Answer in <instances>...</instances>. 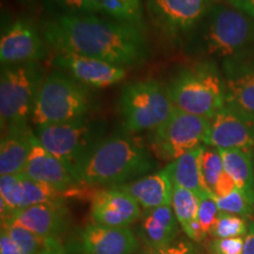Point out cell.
Wrapping results in <instances>:
<instances>
[{"label": "cell", "mask_w": 254, "mask_h": 254, "mask_svg": "<svg viewBox=\"0 0 254 254\" xmlns=\"http://www.w3.org/2000/svg\"><path fill=\"white\" fill-rule=\"evenodd\" d=\"M43 37L56 53L90 57L124 68L141 65L150 56L144 30L97 14L50 18Z\"/></svg>", "instance_id": "cell-1"}, {"label": "cell", "mask_w": 254, "mask_h": 254, "mask_svg": "<svg viewBox=\"0 0 254 254\" xmlns=\"http://www.w3.org/2000/svg\"><path fill=\"white\" fill-rule=\"evenodd\" d=\"M150 147L133 134L105 136L74 166L81 187H117L154 170Z\"/></svg>", "instance_id": "cell-2"}, {"label": "cell", "mask_w": 254, "mask_h": 254, "mask_svg": "<svg viewBox=\"0 0 254 254\" xmlns=\"http://www.w3.org/2000/svg\"><path fill=\"white\" fill-rule=\"evenodd\" d=\"M184 52L199 60H226L254 47V19L217 4L187 34Z\"/></svg>", "instance_id": "cell-3"}, {"label": "cell", "mask_w": 254, "mask_h": 254, "mask_svg": "<svg viewBox=\"0 0 254 254\" xmlns=\"http://www.w3.org/2000/svg\"><path fill=\"white\" fill-rule=\"evenodd\" d=\"M166 90L174 107L201 118L212 119L226 104L222 73L212 60L179 69Z\"/></svg>", "instance_id": "cell-4"}, {"label": "cell", "mask_w": 254, "mask_h": 254, "mask_svg": "<svg viewBox=\"0 0 254 254\" xmlns=\"http://www.w3.org/2000/svg\"><path fill=\"white\" fill-rule=\"evenodd\" d=\"M95 99L87 86L66 72H50L38 92L31 123L34 127L71 122L90 116Z\"/></svg>", "instance_id": "cell-5"}, {"label": "cell", "mask_w": 254, "mask_h": 254, "mask_svg": "<svg viewBox=\"0 0 254 254\" xmlns=\"http://www.w3.org/2000/svg\"><path fill=\"white\" fill-rule=\"evenodd\" d=\"M173 110L166 86L153 79L126 85L118 99V111L127 134L154 131L166 122Z\"/></svg>", "instance_id": "cell-6"}, {"label": "cell", "mask_w": 254, "mask_h": 254, "mask_svg": "<svg viewBox=\"0 0 254 254\" xmlns=\"http://www.w3.org/2000/svg\"><path fill=\"white\" fill-rule=\"evenodd\" d=\"M39 63L1 66L0 74V126L30 125L37 95L44 78Z\"/></svg>", "instance_id": "cell-7"}, {"label": "cell", "mask_w": 254, "mask_h": 254, "mask_svg": "<svg viewBox=\"0 0 254 254\" xmlns=\"http://www.w3.org/2000/svg\"><path fill=\"white\" fill-rule=\"evenodd\" d=\"M105 123L90 116L34 127V134L40 144L73 168L105 138Z\"/></svg>", "instance_id": "cell-8"}, {"label": "cell", "mask_w": 254, "mask_h": 254, "mask_svg": "<svg viewBox=\"0 0 254 254\" xmlns=\"http://www.w3.org/2000/svg\"><path fill=\"white\" fill-rule=\"evenodd\" d=\"M211 119L193 116L174 107L163 125L148 134V147L153 155L165 161L177 160L205 142Z\"/></svg>", "instance_id": "cell-9"}, {"label": "cell", "mask_w": 254, "mask_h": 254, "mask_svg": "<svg viewBox=\"0 0 254 254\" xmlns=\"http://www.w3.org/2000/svg\"><path fill=\"white\" fill-rule=\"evenodd\" d=\"M219 0H146L153 26L168 40L184 43L201 18Z\"/></svg>", "instance_id": "cell-10"}, {"label": "cell", "mask_w": 254, "mask_h": 254, "mask_svg": "<svg viewBox=\"0 0 254 254\" xmlns=\"http://www.w3.org/2000/svg\"><path fill=\"white\" fill-rule=\"evenodd\" d=\"M204 145L218 150H254V114L225 104L211 119Z\"/></svg>", "instance_id": "cell-11"}, {"label": "cell", "mask_w": 254, "mask_h": 254, "mask_svg": "<svg viewBox=\"0 0 254 254\" xmlns=\"http://www.w3.org/2000/svg\"><path fill=\"white\" fill-rule=\"evenodd\" d=\"M46 57L43 34L30 21L17 20L5 28L0 39L1 66L39 63Z\"/></svg>", "instance_id": "cell-12"}, {"label": "cell", "mask_w": 254, "mask_h": 254, "mask_svg": "<svg viewBox=\"0 0 254 254\" xmlns=\"http://www.w3.org/2000/svg\"><path fill=\"white\" fill-rule=\"evenodd\" d=\"M24 176L44 183L62 192L75 194L81 186L75 178L74 168L71 165L47 151L34 134L30 155L25 165Z\"/></svg>", "instance_id": "cell-13"}, {"label": "cell", "mask_w": 254, "mask_h": 254, "mask_svg": "<svg viewBox=\"0 0 254 254\" xmlns=\"http://www.w3.org/2000/svg\"><path fill=\"white\" fill-rule=\"evenodd\" d=\"M52 64L87 87H110L126 77V68L90 57L56 53Z\"/></svg>", "instance_id": "cell-14"}, {"label": "cell", "mask_w": 254, "mask_h": 254, "mask_svg": "<svg viewBox=\"0 0 254 254\" xmlns=\"http://www.w3.org/2000/svg\"><path fill=\"white\" fill-rule=\"evenodd\" d=\"M141 213L140 205L119 187L100 190L92 196L91 218L93 224L128 228L140 219Z\"/></svg>", "instance_id": "cell-15"}, {"label": "cell", "mask_w": 254, "mask_h": 254, "mask_svg": "<svg viewBox=\"0 0 254 254\" xmlns=\"http://www.w3.org/2000/svg\"><path fill=\"white\" fill-rule=\"evenodd\" d=\"M221 73L225 82L226 104L236 105L254 114V47L224 60Z\"/></svg>", "instance_id": "cell-16"}, {"label": "cell", "mask_w": 254, "mask_h": 254, "mask_svg": "<svg viewBox=\"0 0 254 254\" xmlns=\"http://www.w3.org/2000/svg\"><path fill=\"white\" fill-rule=\"evenodd\" d=\"M11 218L41 239L59 240L69 224V211L62 200L19 209Z\"/></svg>", "instance_id": "cell-17"}, {"label": "cell", "mask_w": 254, "mask_h": 254, "mask_svg": "<svg viewBox=\"0 0 254 254\" xmlns=\"http://www.w3.org/2000/svg\"><path fill=\"white\" fill-rule=\"evenodd\" d=\"M138 240L129 228L87 225L80 234L82 254H133Z\"/></svg>", "instance_id": "cell-18"}, {"label": "cell", "mask_w": 254, "mask_h": 254, "mask_svg": "<svg viewBox=\"0 0 254 254\" xmlns=\"http://www.w3.org/2000/svg\"><path fill=\"white\" fill-rule=\"evenodd\" d=\"M179 233V222L172 206L144 209L138 226V237L151 250H161L172 245Z\"/></svg>", "instance_id": "cell-19"}, {"label": "cell", "mask_w": 254, "mask_h": 254, "mask_svg": "<svg viewBox=\"0 0 254 254\" xmlns=\"http://www.w3.org/2000/svg\"><path fill=\"white\" fill-rule=\"evenodd\" d=\"M117 187L128 193L142 209L171 205L172 200L173 183L166 167Z\"/></svg>", "instance_id": "cell-20"}, {"label": "cell", "mask_w": 254, "mask_h": 254, "mask_svg": "<svg viewBox=\"0 0 254 254\" xmlns=\"http://www.w3.org/2000/svg\"><path fill=\"white\" fill-rule=\"evenodd\" d=\"M33 138L34 129L30 125L12 126L1 132L0 177L23 173Z\"/></svg>", "instance_id": "cell-21"}, {"label": "cell", "mask_w": 254, "mask_h": 254, "mask_svg": "<svg viewBox=\"0 0 254 254\" xmlns=\"http://www.w3.org/2000/svg\"><path fill=\"white\" fill-rule=\"evenodd\" d=\"M224 168L237 189L254 205V150H219Z\"/></svg>", "instance_id": "cell-22"}, {"label": "cell", "mask_w": 254, "mask_h": 254, "mask_svg": "<svg viewBox=\"0 0 254 254\" xmlns=\"http://www.w3.org/2000/svg\"><path fill=\"white\" fill-rule=\"evenodd\" d=\"M171 206L178 222L187 237L194 241L204 240L198 225L199 196L192 190L173 184Z\"/></svg>", "instance_id": "cell-23"}, {"label": "cell", "mask_w": 254, "mask_h": 254, "mask_svg": "<svg viewBox=\"0 0 254 254\" xmlns=\"http://www.w3.org/2000/svg\"><path fill=\"white\" fill-rule=\"evenodd\" d=\"M201 150L202 146L194 148L166 166L173 184L192 190L199 198L209 193L202 186L201 176H200L199 157Z\"/></svg>", "instance_id": "cell-24"}, {"label": "cell", "mask_w": 254, "mask_h": 254, "mask_svg": "<svg viewBox=\"0 0 254 254\" xmlns=\"http://www.w3.org/2000/svg\"><path fill=\"white\" fill-rule=\"evenodd\" d=\"M93 2L99 14L146 30L142 0H93Z\"/></svg>", "instance_id": "cell-25"}, {"label": "cell", "mask_w": 254, "mask_h": 254, "mask_svg": "<svg viewBox=\"0 0 254 254\" xmlns=\"http://www.w3.org/2000/svg\"><path fill=\"white\" fill-rule=\"evenodd\" d=\"M21 186H23V200H21V209L30 206L45 204V202L62 201L69 196L68 193L46 185V184L30 179L21 173Z\"/></svg>", "instance_id": "cell-26"}, {"label": "cell", "mask_w": 254, "mask_h": 254, "mask_svg": "<svg viewBox=\"0 0 254 254\" xmlns=\"http://www.w3.org/2000/svg\"><path fill=\"white\" fill-rule=\"evenodd\" d=\"M199 170L204 189L213 195L219 178L225 172L220 151L211 146H202L199 157Z\"/></svg>", "instance_id": "cell-27"}, {"label": "cell", "mask_w": 254, "mask_h": 254, "mask_svg": "<svg viewBox=\"0 0 254 254\" xmlns=\"http://www.w3.org/2000/svg\"><path fill=\"white\" fill-rule=\"evenodd\" d=\"M23 200V186L21 173L0 177V209L1 219L11 217L21 209Z\"/></svg>", "instance_id": "cell-28"}, {"label": "cell", "mask_w": 254, "mask_h": 254, "mask_svg": "<svg viewBox=\"0 0 254 254\" xmlns=\"http://www.w3.org/2000/svg\"><path fill=\"white\" fill-rule=\"evenodd\" d=\"M1 228L5 230L17 244L21 254H40L45 246L46 240L41 239L33 232L18 224L13 218L1 219Z\"/></svg>", "instance_id": "cell-29"}, {"label": "cell", "mask_w": 254, "mask_h": 254, "mask_svg": "<svg viewBox=\"0 0 254 254\" xmlns=\"http://www.w3.org/2000/svg\"><path fill=\"white\" fill-rule=\"evenodd\" d=\"M44 6L50 18L98 14L93 0H45Z\"/></svg>", "instance_id": "cell-30"}, {"label": "cell", "mask_w": 254, "mask_h": 254, "mask_svg": "<svg viewBox=\"0 0 254 254\" xmlns=\"http://www.w3.org/2000/svg\"><path fill=\"white\" fill-rule=\"evenodd\" d=\"M249 226L250 221H247L246 218L220 212L211 236L214 239L245 238L249 232Z\"/></svg>", "instance_id": "cell-31"}, {"label": "cell", "mask_w": 254, "mask_h": 254, "mask_svg": "<svg viewBox=\"0 0 254 254\" xmlns=\"http://www.w3.org/2000/svg\"><path fill=\"white\" fill-rule=\"evenodd\" d=\"M215 201H217L219 211L224 213L240 215L246 219L254 214V205L251 204L250 200L238 189L226 196L215 198Z\"/></svg>", "instance_id": "cell-32"}, {"label": "cell", "mask_w": 254, "mask_h": 254, "mask_svg": "<svg viewBox=\"0 0 254 254\" xmlns=\"http://www.w3.org/2000/svg\"><path fill=\"white\" fill-rule=\"evenodd\" d=\"M219 211L215 198L211 193L200 196L199 198V211H198V225L201 232L202 238L211 236L215 222L218 220Z\"/></svg>", "instance_id": "cell-33"}, {"label": "cell", "mask_w": 254, "mask_h": 254, "mask_svg": "<svg viewBox=\"0 0 254 254\" xmlns=\"http://www.w3.org/2000/svg\"><path fill=\"white\" fill-rule=\"evenodd\" d=\"M245 238L213 239L207 245L208 254H243Z\"/></svg>", "instance_id": "cell-34"}, {"label": "cell", "mask_w": 254, "mask_h": 254, "mask_svg": "<svg viewBox=\"0 0 254 254\" xmlns=\"http://www.w3.org/2000/svg\"><path fill=\"white\" fill-rule=\"evenodd\" d=\"M237 189L236 183L233 182V179L228 176L226 171L221 174V177L219 178L217 185H215L213 196L214 198H222V196H226L230 193L233 192Z\"/></svg>", "instance_id": "cell-35"}, {"label": "cell", "mask_w": 254, "mask_h": 254, "mask_svg": "<svg viewBox=\"0 0 254 254\" xmlns=\"http://www.w3.org/2000/svg\"><path fill=\"white\" fill-rule=\"evenodd\" d=\"M0 254H21L17 244L2 228L1 233H0Z\"/></svg>", "instance_id": "cell-36"}, {"label": "cell", "mask_w": 254, "mask_h": 254, "mask_svg": "<svg viewBox=\"0 0 254 254\" xmlns=\"http://www.w3.org/2000/svg\"><path fill=\"white\" fill-rule=\"evenodd\" d=\"M190 247H192L190 244L182 241L177 245H171L161 250H152V252L146 254H185Z\"/></svg>", "instance_id": "cell-37"}, {"label": "cell", "mask_w": 254, "mask_h": 254, "mask_svg": "<svg viewBox=\"0 0 254 254\" xmlns=\"http://www.w3.org/2000/svg\"><path fill=\"white\" fill-rule=\"evenodd\" d=\"M232 7L254 19V0H226Z\"/></svg>", "instance_id": "cell-38"}, {"label": "cell", "mask_w": 254, "mask_h": 254, "mask_svg": "<svg viewBox=\"0 0 254 254\" xmlns=\"http://www.w3.org/2000/svg\"><path fill=\"white\" fill-rule=\"evenodd\" d=\"M40 254H67L58 239H47Z\"/></svg>", "instance_id": "cell-39"}, {"label": "cell", "mask_w": 254, "mask_h": 254, "mask_svg": "<svg viewBox=\"0 0 254 254\" xmlns=\"http://www.w3.org/2000/svg\"><path fill=\"white\" fill-rule=\"evenodd\" d=\"M243 254H254V221H250L249 232L245 237Z\"/></svg>", "instance_id": "cell-40"}, {"label": "cell", "mask_w": 254, "mask_h": 254, "mask_svg": "<svg viewBox=\"0 0 254 254\" xmlns=\"http://www.w3.org/2000/svg\"><path fill=\"white\" fill-rule=\"evenodd\" d=\"M185 254H198V253H196V251L194 250V247H190V249L189 250V251H187V252L185 253Z\"/></svg>", "instance_id": "cell-41"}, {"label": "cell", "mask_w": 254, "mask_h": 254, "mask_svg": "<svg viewBox=\"0 0 254 254\" xmlns=\"http://www.w3.org/2000/svg\"><path fill=\"white\" fill-rule=\"evenodd\" d=\"M20 1H23V2H30V1H34V0H20Z\"/></svg>", "instance_id": "cell-42"}]
</instances>
